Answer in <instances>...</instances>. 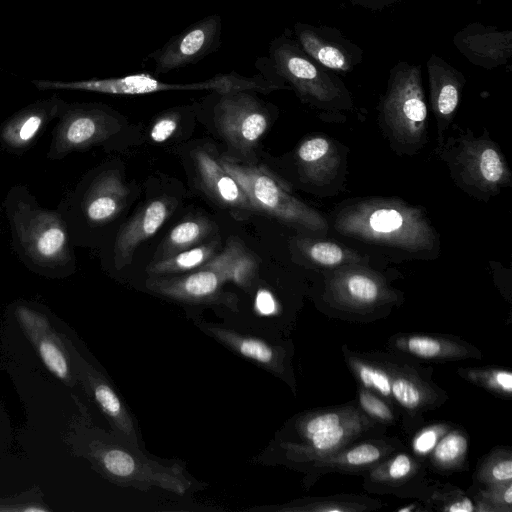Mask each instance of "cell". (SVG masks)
Returning <instances> with one entry per match:
<instances>
[{"instance_id": "obj_1", "label": "cell", "mask_w": 512, "mask_h": 512, "mask_svg": "<svg viewBox=\"0 0 512 512\" xmlns=\"http://www.w3.org/2000/svg\"><path fill=\"white\" fill-rule=\"evenodd\" d=\"M4 211L12 247L22 264L44 277L62 278L74 273V245L58 209L43 207L28 187L17 184L5 197Z\"/></svg>"}, {"instance_id": "obj_2", "label": "cell", "mask_w": 512, "mask_h": 512, "mask_svg": "<svg viewBox=\"0 0 512 512\" xmlns=\"http://www.w3.org/2000/svg\"><path fill=\"white\" fill-rule=\"evenodd\" d=\"M350 238L413 255L437 252L438 236L426 214L398 199L372 198L348 205L334 219Z\"/></svg>"}, {"instance_id": "obj_3", "label": "cell", "mask_w": 512, "mask_h": 512, "mask_svg": "<svg viewBox=\"0 0 512 512\" xmlns=\"http://www.w3.org/2000/svg\"><path fill=\"white\" fill-rule=\"evenodd\" d=\"M128 195V187L114 168L96 170L83 178L57 208L66 221L73 245L84 230L112 222L125 207Z\"/></svg>"}, {"instance_id": "obj_4", "label": "cell", "mask_w": 512, "mask_h": 512, "mask_svg": "<svg viewBox=\"0 0 512 512\" xmlns=\"http://www.w3.org/2000/svg\"><path fill=\"white\" fill-rule=\"evenodd\" d=\"M441 157L448 163L458 186L480 198L498 194L511 184V172L500 149L489 138L470 132L453 139Z\"/></svg>"}, {"instance_id": "obj_5", "label": "cell", "mask_w": 512, "mask_h": 512, "mask_svg": "<svg viewBox=\"0 0 512 512\" xmlns=\"http://www.w3.org/2000/svg\"><path fill=\"white\" fill-rule=\"evenodd\" d=\"M220 164L240 185L254 211L312 233H327L326 219L288 193L263 169L243 165L230 158H223Z\"/></svg>"}, {"instance_id": "obj_6", "label": "cell", "mask_w": 512, "mask_h": 512, "mask_svg": "<svg viewBox=\"0 0 512 512\" xmlns=\"http://www.w3.org/2000/svg\"><path fill=\"white\" fill-rule=\"evenodd\" d=\"M383 130L399 154L413 155L427 142V106L418 69L390 85L381 110Z\"/></svg>"}, {"instance_id": "obj_7", "label": "cell", "mask_w": 512, "mask_h": 512, "mask_svg": "<svg viewBox=\"0 0 512 512\" xmlns=\"http://www.w3.org/2000/svg\"><path fill=\"white\" fill-rule=\"evenodd\" d=\"M122 128L119 116L101 103H68L52 130L46 157L56 161L110 140Z\"/></svg>"}, {"instance_id": "obj_8", "label": "cell", "mask_w": 512, "mask_h": 512, "mask_svg": "<svg viewBox=\"0 0 512 512\" xmlns=\"http://www.w3.org/2000/svg\"><path fill=\"white\" fill-rule=\"evenodd\" d=\"M91 456L111 478L138 489L151 486L183 494L189 487L180 467L163 466L118 445L94 442Z\"/></svg>"}, {"instance_id": "obj_9", "label": "cell", "mask_w": 512, "mask_h": 512, "mask_svg": "<svg viewBox=\"0 0 512 512\" xmlns=\"http://www.w3.org/2000/svg\"><path fill=\"white\" fill-rule=\"evenodd\" d=\"M32 84L41 91H86L124 96L143 95L162 91L191 90H212L216 93H227L230 89V82L227 74H219L211 79L189 84H174L162 82L147 73L132 74L117 78L89 79L77 81L33 80Z\"/></svg>"}, {"instance_id": "obj_10", "label": "cell", "mask_w": 512, "mask_h": 512, "mask_svg": "<svg viewBox=\"0 0 512 512\" xmlns=\"http://www.w3.org/2000/svg\"><path fill=\"white\" fill-rule=\"evenodd\" d=\"M214 120L225 140L242 152L252 149L269 125L266 108L247 91L220 94Z\"/></svg>"}, {"instance_id": "obj_11", "label": "cell", "mask_w": 512, "mask_h": 512, "mask_svg": "<svg viewBox=\"0 0 512 512\" xmlns=\"http://www.w3.org/2000/svg\"><path fill=\"white\" fill-rule=\"evenodd\" d=\"M66 104L59 95L52 94L23 107L0 126V146L8 153L22 156L58 119Z\"/></svg>"}, {"instance_id": "obj_12", "label": "cell", "mask_w": 512, "mask_h": 512, "mask_svg": "<svg viewBox=\"0 0 512 512\" xmlns=\"http://www.w3.org/2000/svg\"><path fill=\"white\" fill-rule=\"evenodd\" d=\"M272 66L304 98L321 105L336 99L333 86L326 84L314 64L289 42L277 39L270 49Z\"/></svg>"}, {"instance_id": "obj_13", "label": "cell", "mask_w": 512, "mask_h": 512, "mask_svg": "<svg viewBox=\"0 0 512 512\" xmlns=\"http://www.w3.org/2000/svg\"><path fill=\"white\" fill-rule=\"evenodd\" d=\"M72 370L80 377L94 400L119 433L135 448H139L133 421L110 384L79 354L71 341L60 334Z\"/></svg>"}, {"instance_id": "obj_14", "label": "cell", "mask_w": 512, "mask_h": 512, "mask_svg": "<svg viewBox=\"0 0 512 512\" xmlns=\"http://www.w3.org/2000/svg\"><path fill=\"white\" fill-rule=\"evenodd\" d=\"M221 19L209 16L171 39L154 56L156 72L167 73L210 53L218 42Z\"/></svg>"}, {"instance_id": "obj_15", "label": "cell", "mask_w": 512, "mask_h": 512, "mask_svg": "<svg viewBox=\"0 0 512 512\" xmlns=\"http://www.w3.org/2000/svg\"><path fill=\"white\" fill-rule=\"evenodd\" d=\"M15 316L46 368L67 385H72L69 357L60 334L52 328L48 319L24 304L16 306Z\"/></svg>"}, {"instance_id": "obj_16", "label": "cell", "mask_w": 512, "mask_h": 512, "mask_svg": "<svg viewBox=\"0 0 512 512\" xmlns=\"http://www.w3.org/2000/svg\"><path fill=\"white\" fill-rule=\"evenodd\" d=\"M176 202L168 197L147 202L119 230L113 246V264L118 270L132 262L136 248L152 237L173 213Z\"/></svg>"}, {"instance_id": "obj_17", "label": "cell", "mask_w": 512, "mask_h": 512, "mask_svg": "<svg viewBox=\"0 0 512 512\" xmlns=\"http://www.w3.org/2000/svg\"><path fill=\"white\" fill-rule=\"evenodd\" d=\"M359 423L350 415L324 412L307 418L300 431L304 445H289L301 455H324L337 450L359 429Z\"/></svg>"}, {"instance_id": "obj_18", "label": "cell", "mask_w": 512, "mask_h": 512, "mask_svg": "<svg viewBox=\"0 0 512 512\" xmlns=\"http://www.w3.org/2000/svg\"><path fill=\"white\" fill-rule=\"evenodd\" d=\"M224 282V278L217 271L203 265L183 276H153L147 281V287L169 298L198 303L212 300Z\"/></svg>"}, {"instance_id": "obj_19", "label": "cell", "mask_w": 512, "mask_h": 512, "mask_svg": "<svg viewBox=\"0 0 512 512\" xmlns=\"http://www.w3.org/2000/svg\"><path fill=\"white\" fill-rule=\"evenodd\" d=\"M193 159L205 192L217 203L238 210L254 211L240 185L212 153L197 149L193 153Z\"/></svg>"}, {"instance_id": "obj_20", "label": "cell", "mask_w": 512, "mask_h": 512, "mask_svg": "<svg viewBox=\"0 0 512 512\" xmlns=\"http://www.w3.org/2000/svg\"><path fill=\"white\" fill-rule=\"evenodd\" d=\"M296 157L301 174L316 185L328 184L340 167V155L335 144L322 136L304 140L297 149Z\"/></svg>"}, {"instance_id": "obj_21", "label": "cell", "mask_w": 512, "mask_h": 512, "mask_svg": "<svg viewBox=\"0 0 512 512\" xmlns=\"http://www.w3.org/2000/svg\"><path fill=\"white\" fill-rule=\"evenodd\" d=\"M332 288L341 297L365 305L375 303L383 290L375 274L354 264L345 265L335 273Z\"/></svg>"}, {"instance_id": "obj_22", "label": "cell", "mask_w": 512, "mask_h": 512, "mask_svg": "<svg viewBox=\"0 0 512 512\" xmlns=\"http://www.w3.org/2000/svg\"><path fill=\"white\" fill-rule=\"evenodd\" d=\"M204 266L217 271L225 281L248 288L257 272V261L242 244L232 239L224 250L214 255Z\"/></svg>"}, {"instance_id": "obj_23", "label": "cell", "mask_w": 512, "mask_h": 512, "mask_svg": "<svg viewBox=\"0 0 512 512\" xmlns=\"http://www.w3.org/2000/svg\"><path fill=\"white\" fill-rule=\"evenodd\" d=\"M212 230V223L206 218L196 217L181 221L170 230L155 253L153 261L200 245Z\"/></svg>"}, {"instance_id": "obj_24", "label": "cell", "mask_w": 512, "mask_h": 512, "mask_svg": "<svg viewBox=\"0 0 512 512\" xmlns=\"http://www.w3.org/2000/svg\"><path fill=\"white\" fill-rule=\"evenodd\" d=\"M460 97V86L456 79L448 74L431 80V104L437 121L439 142L451 123Z\"/></svg>"}, {"instance_id": "obj_25", "label": "cell", "mask_w": 512, "mask_h": 512, "mask_svg": "<svg viewBox=\"0 0 512 512\" xmlns=\"http://www.w3.org/2000/svg\"><path fill=\"white\" fill-rule=\"evenodd\" d=\"M215 250L216 246L212 243L197 245L167 258L152 261L147 271L152 276H162L197 270L216 254Z\"/></svg>"}, {"instance_id": "obj_26", "label": "cell", "mask_w": 512, "mask_h": 512, "mask_svg": "<svg viewBox=\"0 0 512 512\" xmlns=\"http://www.w3.org/2000/svg\"><path fill=\"white\" fill-rule=\"evenodd\" d=\"M299 247L309 261L321 267L332 268L363 262L362 257L355 251L331 241L302 239Z\"/></svg>"}, {"instance_id": "obj_27", "label": "cell", "mask_w": 512, "mask_h": 512, "mask_svg": "<svg viewBox=\"0 0 512 512\" xmlns=\"http://www.w3.org/2000/svg\"><path fill=\"white\" fill-rule=\"evenodd\" d=\"M216 338L231 347L242 356L258 362L259 364L276 367L277 357L275 350L267 343L254 337L240 335L224 328H207Z\"/></svg>"}, {"instance_id": "obj_28", "label": "cell", "mask_w": 512, "mask_h": 512, "mask_svg": "<svg viewBox=\"0 0 512 512\" xmlns=\"http://www.w3.org/2000/svg\"><path fill=\"white\" fill-rule=\"evenodd\" d=\"M299 40L304 50L322 65L337 70L347 69L345 55L338 48L325 45L312 32L301 31Z\"/></svg>"}, {"instance_id": "obj_29", "label": "cell", "mask_w": 512, "mask_h": 512, "mask_svg": "<svg viewBox=\"0 0 512 512\" xmlns=\"http://www.w3.org/2000/svg\"><path fill=\"white\" fill-rule=\"evenodd\" d=\"M391 395L402 406L409 409L416 408L421 402L420 390L412 381L404 377L391 380Z\"/></svg>"}, {"instance_id": "obj_30", "label": "cell", "mask_w": 512, "mask_h": 512, "mask_svg": "<svg viewBox=\"0 0 512 512\" xmlns=\"http://www.w3.org/2000/svg\"><path fill=\"white\" fill-rule=\"evenodd\" d=\"M466 439L457 433L447 435L436 447L435 458L441 463H452L466 450Z\"/></svg>"}, {"instance_id": "obj_31", "label": "cell", "mask_w": 512, "mask_h": 512, "mask_svg": "<svg viewBox=\"0 0 512 512\" xmlns=\"http://www.w3.org/2000/svg\"><path fill=\"white\" fill-rule=\"evenodd\" d=\"M356 371L360 380L366 387L377 390L384 396L391 395V380L390 376L385 372L373 368L371 366L358 364Z\"/></svg>"}, {"instance_id": "obj_32", "label": "cell", "mask_w": 512, "mask_h": 512, "mask_svg": "<svg viewBox=\"0 0 512 512\" xmlns=\"http://www.w3.org/2000/svg\"><path fill=\"white\" fill-rule=\"evenodd\" d=\"M179 114L177 112L165 113L158 117L150 129V139L155 143L168 140L177 130Z\"/></svg>"}, {"instance_id": "obj_33", "label": "cell", "mask_w": 512, "mask_h": 512, "mask_svg": "<svg viewBox=\"0 0 512 512\" xmlns=\"http://www.w3.org/2000/svg\"><path fill=\"white\" fill-rule=\"evenodd\" d=\"M406 346L411 353L424 358L436 357L442 353L441 343L436 339L425 336L409 338Z\"/></svg>"}, {"instance_id": "obj_34", "label": "cell", "mask_w": 512, "mask_h": 512, "mask_svg": "<svg viewBox=\"0 0 512 512\" xmlns=\"http://www.w3.org/2000/svg\"><path fill=\"white\" fill-rule=\"evenodd\" d=\"M380 450L371 444L359 445L345 455V461L350 465L371 464L380 458Z\"/></svg>"}, {"instance_id": "obj_35", "label": "cell", "mask_w": 512, "mask_h": 512, "mask_svg": "<svg viewBox=\"0 0 512 512\" xmlns=\"http://www.w3.org/2000/svg\"><path fill=\"white\" fill-rule=\"evenodd\" d=\"M360 404L367 413L378 419L390 420L392 418V413L387 405L368 392L360 393Z\"/></svg>"}, {"instance_id": "obj_36", "label": "cell", "mask_w": 512, "mask_h": 512, "mask_svg": "<svg viewBox=\"0 0 512 512\" xmlns=\"http://www.w3.org/2000/svg\"><path fill=\"white\" fill-rule=\"evenodd\" d=\"M411 470V461L404 455L400 454L396 456L390 463L388 468V474L393 479H401L409 474Z\"/></svg>"}, {"instance_id": "obj_37", "label": "cell", "mask_w": 512, "mask_h": 512, "mask_svg": "<svg viewBox=\"0 0 512 512\" xmlns=\"http://www.w3.org/2000/svg\"><path fill=\"white\" fill-rule=\"evenodd\" d=\"M256 308L264 315L275 312L276 302L270 292L266 290L259 291L256 297Z\"/></svg>"}, {"instance_id": "obj_38", "label": "cell", "mask_w": 512, "mask_h": 512, "mask_svg": "<svg viewBox=\"0 0 512 512\" xmlns=\"http://www.w3.org/2000/svg\"><path fill=\"white\" fill-rule=\"evenodd\" d=\"M437 440V435L433 430L423 432L415 441V449L420 453L431 450Z\"/></svg>"}, {"instance_id": "obj_39", "label": "cell", "mask_w": 512, "mask_h": 512, "mask_svg": "<svg viewBox=\"0 0 512 512\" xmlns=\"http://www.w3.org/2000/svg\"><path fill=\"white\" fill-rule=\"evenodd\" d=\"M496 481H507L512 478V462L510 459L497 463L491 470Z\"/></svg>"}, {"instance_id": "obj_40", "label": "cell", "mask_w": 512, "mask_h": 512, "mask_svg": "<svg viewBox=\"0 0 512 512\" xmlns=\"http://www.w3.org/2000/svg\"><path fill=\"white\" fill-rule=\"evenodd\" d=\"M493 381L496 386L501 388L506 392H511L512 390V375L507 371H498L493 376Z\"/></svg>"}, {"instance_id": "obj_41", "label": "cell", "mask_w": 512, "mask_h": 512, "mask_svg": "<svg viewBox=\"0 0 512 512\" xmlns=\"http://www.w3.org/2000/svg\"><path fill=\"white\" fill-rule=\"evenodd\" d=\"M446 510L450 512H471L474 511V506L468 498H463L461 501L453 503Z\"/></svg>"}, {"instance_id": "obj_42", "label": "cell", "mask_w": 512, "mask_h": 512, "mask_svg": "<svg viewBox=\"0 0 512 512\" xmlns=\"http://www.w3.org/2000/svg\"><path fill=\"white\" fill-rule=\"evenodd\" d=\"M504 501L507 504H511V502H512V487L511 486H509L504 493Z\"/></svg>"}]
</instances>
